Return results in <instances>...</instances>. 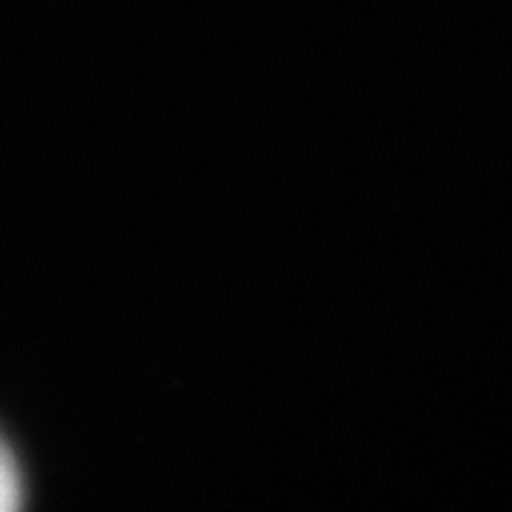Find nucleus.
<instances>
[{"mask_svg":"<svg viewBox=\"0 0 512 512\" xmlns=\"http://www.w3.org/2000/svg\"><path fill=\"white\" fill-rule=\"evenodd\" d=\"M20 495V484H18V473H15V464L12 458L6 453V447L0 444V512L12 510L18 504Z\"/></svg>","mask_w":512,"mask_h":512,"instance_id":"nucleus-1","label":"nucleus"}]
</instances>
